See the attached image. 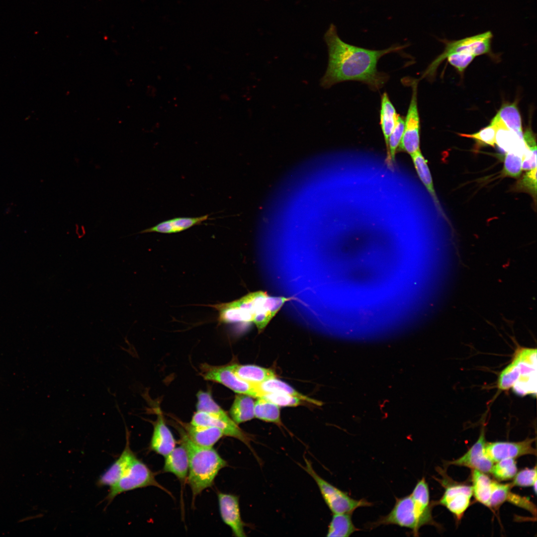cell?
Listing matches in <instances>:
<instances>
[{
  "instance_id": "obj_2",
  "label": "cell",
  "mask_w": 537,
  "mask_h": 537,
  "mask_svg": "<svg viewBox=\"0 0 537 537\" xmlns=\"http://www.w3.org/2000/svg\"><path fill=\"white\" fill-rule=\"evenodd\" d=\"M176 428L180 437L179 443L184 447L188 455L186 482L190 487L193 502L197 495L212 485L219 472L228 463L213 447L195 444L179 425H176Z\"/></svg>"
},
{
  "instance_id": "obj_21",
  "label": "cell",
  "mask_w": 537,
  "mask_h": 537,
  "mask_svg": "<svg viewBox=\"0 0 537 537\" xmlns=\"http://www.w3.org/2000/svg\"><path fill=\"white\" fill-rule=\"evenodd\" d=\"M410 495L426 525L436 526L432 516L429 486L424 477L418 481Z\"/></svg>"
},
{
  "instance_id": "obj_13",
  "label": "cell",
  "mask_w": 537,
  "mask_h": 537,
  "mask_svg": "<svg viewBox=\"0 0 537 537\" xmlns=\"http://www.w3.org/2000/svg\"><path fill=\"white\" fill-rule=\"evenodd\" d=\"M534 441L533 439H527L519 442L486 443V452L493 462L527 454L536 455V450L532 446Z\"/></svg>"
},
{
  "instance_id": "obj_14",
  "label": "cell",
  "mask_w": 537,
  "mask_h": 537,
  "mask_svg": "<svg viewBox=\"0 0 537 537\" xmlns=\"http://www.w3.org/2000/svg\"><path fill=\"white\" fill-rule=\"evenodd\" d=\"M473 495L472 486L463 484H453L447 487L438 503L445 506L460 520L468 508Z\"/></svg>"
},
{
  "instance_id": "obj_30",
  "label": "cell",
  "mask_w": 537,
  "mask_h": 537,
  "mask_svg": "<svg viewBox=\"0 0 537 537\" xmlns=\"http://www.w3.org/2000/svg\"><path fill=\"white\" fill-rule=\"evenodd\" d=\"M510 130L523 138L522 120L516 104H504L496 115Z\"/></svg>"
},
{
  "instance_id": "obj_20",
  "label": "cell",
  "mask_w": 537,
  "mask_h": 537,
  "mask_svg": "<svg viewBox=\"0 0 537 537\" xmlns=\"http://www.w3.org/2000/svg\"><path fill=\"white\" fill-rule=\"evenodd\" d=\"M230 365L239 377L253 385H259L269 379L276 377L275 371L270 368L253 364L234 363Z\"/></svg>"
},
{
  "instance_id": "obj_8",
  "label": "cell",
  "mask_w": 537,
  "mask_h": 537,
  "mask_svg": "<svg viewBox=\"0 0 537 537\" xmlns=\"http://www.w3.org/2000/svg\"><path fill=\"white\" fill-rule=\"evenodd\" d=\"M200 374L206 380L220 383L237 394H243L253 398H259L260 393L257 385L251 384L239 377L230 364L214 366L203 363L200 366Z\"/></svg>"
},
{
  "instance_id": "obj_10",
  "label": "cell",
  "mask_w": 537,
  "mask_h": 537,
  "mask_svg": "<svg viewBox=\"0 0 537 537\" xmlns=\"http://www.w3.org/2000/svg\"><path fill=\"white\" fill-rule=\"evenodd\" d=\"M412 86V94L404 122L403 136L399 145L401 150L410 155L420 150V118L417 106V85Z\"/></svg>"
},
{
  "instance_id": "obj_22",
  "label": "cell",
  "mask_w": 537,
  "mask_h": 537,
  "mask_svg": "<svg viewBox=\"0 0 537 537\" xmlns=\"http://www.w3.org/2000/svg\"><path fill=\"white\" fill-rule=\"evenodd\" d=\"M257 387L260 393V396L262 394L266 393H280L296 397L305 402H308L317 406H321L323 404L321 401L310 398L299 393L290 385L277 379L276 377L269 379L257 385Z\"/></svg>"
},
{
  "instance_id": "obj_29",
  "label": "cell",
  "mask_w": 537,
  "mask_h": 537,
  "mask_svg": "<svg viewBox=\"0 0 537 537\" xmlns=\"http://www.w3.org/2000/svg\"><path fill=\"white\" fill-rule=\"evenodd\" d=\"M280 407L262 397L255 402V417L281 426Z\"/></svg>"
},
{
  "instance_id": "obj_34",
  "label": "cell",
  "mask_w": 537,
  "mask_h": 537,
  "mask_svg": "<svg viewBox=\"0 0 537 537\" xmlns=\"http://www.w3.org/2000/svg\"><path fill=\"white\" fill-rule=\"evenodd\" d=\"M517 466L514 458L503 459L493 464L490 473L497 479L501 481L513 478L517 473Z\"/></svg>"
},
{
  "instance_id": "obj_26",
  "label": "cell",
  "mask_w": 537,
  "mask_h": 537,
  "mask_svg": "<svg viewBox=\"0 0 537 537\" xmlns=\"http://www.w3.org/2000/svg\"><path fill=\"white\" fill-rule=\"evenodd\" d=\"M473 495L477 501L489 507L493 480L485 474L473 469L472 472Z\"/></svg>"
},
{
  "instance_id": "obj_41",
  "label": "cell",
  "mask_w": 537,
  "mask_h": 537,
  "mask_svg": "<svg viewBox=\"0 0 537 537\" xmlns=\"http://www.w3.org/2000/svg\"><path fill=\"white\" fill-rule=\"evenodd\" d=\"M292 299L291 297L271 296L268 294L265 299L264 306L265 309L270 311L274 317L284 303Z\"/></svg>"
},
{
  "instance_id": "obj_33",
  "label": "cell",
  "mask_w": 537,
  "mask_h": 537,
  "mask_svg": "<svg viewBox=\"0 0 537 537\" xmlns=\"http://www.w3.org/2000/svg\"><path fill=\"white\" fill-rule=\"evenodd\" d=\"M525 148L523 156L522 169L529 171L537 168V144L532 131L528 128L523 135Z\"/></svg>"
},
{
  "instance_id": "obj_18",
  "label": "cell",
  "mask_w": 537,
  "mask_h": 537,
  "mask_svg": "<svg viewBox=\"0 0 537 537\" xmlns=\"http://www.w3.org/2000/svg\"><path fill=\"white\" fill-rule=\"evenodd\" d=\"M179 445L165 457L163 472L173 474L184 484L186 482L188 473V459L185 448Z\"/></svg>"
},
{
  "instance_id": "obj_7",
  "label": "cell",
  "mask_w": 537,
  "mask_h": 537,
  "mask_svg": "<svg viewBox=\"0 0 537 537\" xmlns=\"http://www.w3.org/2000/svg\"><path fill=\"white\" fill-rule=\"evenodd\" d=\"M517 364L519 378L512 387L517 395L537 394V349L518 347L512 359Z\"/></svg>"
},
{
  "instance_id": "obj_43",
  "label": "cell",
  "mask_w": 537,
  "mask_h": 537,
  "mask_svg": "<svg viewBox=\"0 0 537 537\" xmlns=\"http://www.w3.org/2000/svg\"><path fill=\"white\" fill-rule=\"evenodd\" d=\"M273 317L270 311L263 309L255 314L252 322L255 324L258 332L261 333L264 331Z\"/></svg>"
},
{
  "instance_id": "obj_39",
  "label": "cell",
  "mask_w": 537,
  "mask_h": 537,
  "mask_svg": "<svg viewBox=\"0 0 537 537\" xmlns=\"http://www.w3.org/2000/svg\"><path fill=\"white\" fill-rule=\"evenodd\" d=\"M517 188L530 193L536 197L537 195V168L528 172L523 176L517 183Z\"/></svg>"
},
{
  "instance_id": "obj_6",
  "label": "cell",
  "mask_w": 537,
  "mask_h": 537,
  "mask_svg": "<svg viewBox=\"0 0 537 537\" xmlns=\"http://www.w3.org/2000/svg\"><path fill=\"white\" fill-rule=\"evenodd\" d=\"M493 37L491 31H487L457 40L442 39L445 45V50L431 64L425 75L433 74L438 66L447 56L452 53H462L475 57L489 53Z\"/></svg>"
},
{
  "instance_id": "obj_5",
  "label": "cell",
  "mask_w": 537,
  "mask_h": 537,
  "mask_svg": "<svg viewBox=\"0 0 537 537\" xmlns=\"http://www.w3.org/2000/svg\"><path fill=\"white\" fill-rule=\"evenodd\" d=\"M395 499V504L389 513L369 523L367 525L368 528L395 525L409 528L414 536H418L420 528L425 525L411 495Z\"/></svg>"
},
{
  "instance_id": "obj_25",
  "label": "cell",
  "mask_w": 537,
  "mask_h": 537,
  "mask_svg": "<svg viewBox=\"0 0 537 537\" xmlns=\"http://www.w3.org/2000/svg\"><path fill=\"white\" fill-rule=\"evenodd\" d=\"M411 156L420 179L432 196L439 212L443 214V212L434 189L432 176L426 160L420 150Z\"/></svg>"
},
{
  "instance_id": "obj_36",
  "label": "cell",
  "mask_w": 537,
  "mask_h": 537,
  "mask_svg": "<svg viewBox=\"0 0 537 537\" xmlns=\"http://www.w3.org/2000/svg\"><path fill=\"white\" fill-rule=\"evenodd\" d=\"M461 137L471 138L476 141L480 146H495V126L491 122L488 126L482 128L478 132L473 134H458Z\"/></svg>"
},
{
  "instance_id": "obj_4",
  "label": "cell",
  "mask_w": 537,
  "mask_h": 537,
  "mask_svg": "<svg viewBox=\"0 0 537 537\" xmlns=\"http://www.w3.org/2000/svg\"><path fill=\"white\" fill-rule=\"evenodd\" d=\"M148 486H155L170 493L158 483L155 474L149 467L136 456L119 480L109 487L106 499L109 504L121 493Z\"/></svg>"
},
{
  "instance_id": "obj_24",
  "label": "cell",
  "mask_w": 537,
  "mask_h": 537,
  "mask_svg": "<svg viewBox=\"0 0 537 537\" xmlns=\"http://www.w3.org/2000/svg\"><path fill=\"white\" fill-rule=\"evenodd\" d=\"M491 123L496 127L495 144L503 151L507 153L523 143V138L508 129L497 116Z\"/></svg>"
},
{
  "instance_id": "obj_3",
  "label": "cell",
  "mask_w": 537,
  "mask_h": 537,
  "mask_svg": "<svg viewBox=\"0 0 537 537\" xmlns=\"http://www.w3.org/2000/svg\"><path fill=\"white\" fill-rule=\"evenodd\" d=\"M304 466L300 465L315 480L322 497L333 514L351 513L357 508L373 505L364 498L356 500L346 492L333 486L320 476L314 470L311 462L304 456Z\"/></svg>"
},
{
  "instance_id": "obj_15",
  "label": "cell",
  "mask_w": 537,
  "mask_h": 537,
  "mask_svg": "<svg viewBox=\"0 0 537 537\" xmlns=\"http://www.w3.org/2000/svg\"><path fill=\"white\" fill-rule=\"evenodd\" d=\"M126 444L119 456L100 475L96 484L98 487L109 486L115 484L124 473L128 467L136 456L130 447L129 433L126 429Z\"/></svg>"
},
{
  "instance_id": "obj_9",
  "label": "cell",
  "mask_w": 537,
  "mask_h": 537,
  "mask_svg": "<svg viewBox=\"0 0 537 537\" xmlns=\"http://www.w3.org/2000/svg\"><path fill=\"white\" fill-rule=\"evenodd\" d=\"M195 425L216 427L223 431L224 436L237 439L243 443L256 456L251 443V436L241 429L228 414L218 415L203 411L197 410L190 422Z\"/></svg>"
},
{
  "instance_id": "obj_17",
  "label": "cell",
  "mask_w": 537,
  "mask_h": 537,
  "mask_svg": "<svg viewBox=\"0 0 537 537\" xmlns=\"http://www.w3.org/2000/svg\"><path fill=\"white\" fill-rule=\"evenodd\" d=\"M178 423L188 437L194 443L201 447H213L224 436L223 431L216 427L195 425L181 421Z\"/></svg>"
},
{
  "instance_id": "obj_23",
  "label": "cell",
  "mask_w": 537,
  "mask_h": 537,
  "mask_svg": "<svg viewBox=\"0 0 537 537\" xmlns=\"http://www.w3.org/2000/svg\"><path fill=\"white\" fill-rule=\"evenodd\" d=\"M253 397L243 394L235 395L230 409V416L238 425L255 418Z\"/></svg>"
},
{
  "instance_id": "obj_12",
  "label": "cell",
  "mask_w": 537,
  "mask_h": 537,
  "mask_svg": "<svg viewBox=\"0 0 537 537\" xmlns=\"http://www.w3.org/2000/svg\"><path fill=\"white\" fill-rule=\"evenodd\" d=\"M218 505L223 522L231 529L236 537H246L244 531L246 524L241 518L239 497L232 494L218 492Z\"/></svg>"
},
{
  "instance_id": "obj_16",
  "label": "cell",
  "mask_w": 537,
  "mask_h": 537,
  "mask_svg": "<svg viewBox=\"0 0 537 537\" xmlns=\"http://www.w3.org/2000/svg\"><path fill=\"white\" fill-rule=\"evenodd\" d=\"M154 429L149 448L156 453L165 457L176 447L177 442L171 431L166 425L162 413L159 411Z\"/></svg>"
},
{
  "instance_id": "obj_35",
  "label": "cell",
  "mask_w": 537,
  "mask_h": 537,
  "mask_svg": "<svg viewBox=\"0 0 537 537\" xmlns=\"http://www.w3.org/2000/svg\"><path fill=\"white\" fill-rule=\"evenodd\" d=\"M512 487L511 483L502 484L493 481L489 508L497 510L507 501Z\"/></svg>"
},
{
  "instance_id": "obj_40",
  "label": "cell",
  "mask_w": 537,
  "mask_h": 537,
  "mask_svg": "<svg viewBox=\"0 0 537 537\" xmlns=\"http://www.w3.org/2000/svg\"><path fill=\"white\" fill-rule=\"evenodd\" d=\"M474 58V56L469 54L452 53L448 55L446 58L459 72H462Z\"/></svg>"
},
{
  "instance_id": "obj_11",
  "label": "cell",
  "mask_w": 537,
  "mask_h": 537,
  "mask_svg": "<svg viewBox=\"0 0 537 537\" xmlns=\"http://www.w3.org/2000/svg\"><path fill=\"white\" fill-rule=\"evenodd\" d=\"M485 429L483 427L476 443L459 458L448 462V464L464 466L484 473L491 472L494 462L486 452Z\"/></svg>"
},
{
  "instance_id": "obj_32",
  "label": "cell",
  "mask_w": 537,
  "mask_h": 537,
  "mask_svg": "<svg viewBox=\"0 0 537 537\" xmlns=\"http://www.w3.org/2000/svg\"><path fill=\"white\" fill-rule=\"evenodd\" d=\"M404 129V121L398 115L394 128L390 135L388 141L386 164L391 170H393L395 161V154L401 142Z\"/></svg>"
},
{
  "instance_id": "obj_19",
  "label": "cell",
  "mask_w": 537,
  "mask_h": 537,
  "mask_svg": "<svg viewBox=\"0 0 537 537\" xmlns=\"http://www.w3.org/2000/svg\"><path fill=\"white\" fill-rule=\"evenodd\" d=\"M208 215L195 217H177L163 221L153 227L141 231L138 233L157 232L174 233L179 232L201 224L208 219Z\"/></svg>"
},
{
  "instance_id": "obj_42",
  "label": "cell",
  "mask_w": 537,
  "mask_h": 537,
  "mask_svg": "<svg viewBox=\"0 0 537 537\" xmlns=\"http://www.w3.org/2000/svg\"><path fill=\"white\" fill-rule=\"evenodd\" d=\"M507 501L517 506L524 508L533 515H536V507L529 499L520 496L510 492Z\"/></svg>"
},
{
  "instance_id": "obj_37",
  "label": "cell",
  "mask_w": 537,
  "mask_h": 537,
  "mask_svg": "<svg viewBox=\"0 0 537 537\" xmlns=\"http://www.w3.org/2000/svg\"><path fill=\"white\" fill-rule=\"evenodd\" d=\"M260 397L263 398L279 407H296L302 405L304 402L296 397L280 393H264Z\"/></svg>"
},
{
  "instance_id": "obj_1",
  "label": "cell",
  "mask_w": 537,
  "mask_h": 537,
  "mask_svg": "<svg viewBox=\"0 0 537 537\" xmlns=\"http://www.w3.org/2000/svg\"><path fill=\"white\" fill-rule=\"evenodd\" d=\"M324 40L328 48L329 61L320 85L325 89L342 82L356 81L367 85L373 90H378L388 79V75L377 69L379 59L406 47V45H393L385 49L375 50L354 46L340 38L333 24L325 32Z\"/></svg>"
},
{
  "instance_id": "obj_38",
  "label": "cell",
  "mask_w": 537,
  "mask_h": 537,
  "mask_svg": "<svg viewBox=\"0 0 537 537\" xmlns=\"http://www.w3.org/2000/svg\"><path fill=\"white\" fill-rule=\"evenodd\" d=\"M512 484L513 486L528 487L532 486L535 493L537 492V467L526 468L515 475Z\"/></svg>"
},
{
  "instance_id": "obj_28",
  "label": "cell",
  "mask_w": 537,
  "mask_h": 537,
  "mask_svg": "<svg viewBox=\"0 0 537 537\" xmlns=\"http://www.w3.org/2000/svg\"><path fill=\"white\" fill-rule=\"evenodd\" d=\"M381 103L380 124L387 149L388 138L394 128L398 115L386 92L382 96Z\"/></svg>"
},
{
  "instance_id": "obj_31",
  "label": "cell",
  "mask_w": 537,
  "mask_h": 537,
  "mask_svg": "<svg viewBox=\"0 0 537 537\" xmlns=\"http://www.w3.org/2000/svg\"><path fill=\"white\" fill-rule=\"evenodd\" d=\"M525 146L524 143L515 149L507 152L502 174L512 178L519 177L522 171L523 156Z\"/></svg>"
},
{
  "instance_id": "obj_27",
  "label": "cell",
  "mask_w": 537,
  "mask_h": 537,
  "mask_svg": "<svg viewBox=\"0 0 537 537\" xmlns=\"http://www.w3.org/2000/svg\"><path fill=\"white\" fill-rule=\"evenodd\" d=\"M351 513L333 514L327 537H348L360 530L355 527Z\"/></svg>"
}]
</instances>
